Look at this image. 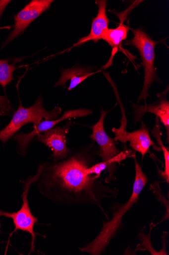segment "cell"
I'll return each mask as SVG.
<instances>
[{"label": "cell", "instance_id": "6da1fadb", "mask_svg": "<svg viewBox=\"0 0 169 255\" xmlns=\"http://www.w3.org/2000/svg\"><path fill=\"white\" fill-rule=\"evenodd\" d=\"M60 160L55 161L48 170L46 182L53 199L68 205L93 204L109 220L103 201L117 198L119 190L107 185L102 176L86 173L89 167L102 161L99 146L93 141L74 152L70 151Z\"/></svg>", "mask_w": 169, "mask_h": 255}, {"label": "cell", "instance_id": "7a4b0ae2", "mask_svg": "<svg viewBox=\"0 0 169 255\" xmlns=\"http://www.w3.org/2000/svg\"><path fill=\"white\" fill-rule=\"evenodd\" d=\"M132 157L134 161L135 177L130 197L125 203L116 202L110 206L109 211L112 213V218L103 222L102 229L97 237L85 247L79 248L82 252L91 255H101L104 253L111 243L122 231L124 216L138 203L139 196L149 180L138 163L135 153Z\"/></svg>", "mask_w": 169, "mask_h": 255}, {"label": "cell", "instance_id": "3957f363", "mask_svg": "<svg viewBox=\"0 0 169 255\" xmlns=\"http://www.w3.org/2000/svg\"><path fill=\"white\" fill-rule=\"evenodd\" d=\"M109 111L101 110V118L99 122L91 127L92 133L89 136L98 144L101 160L107 165L109 175L105 179L107 184L115 181V174L117 171V165L127 158L133 156L131 151H122L116 146L114 139L110 137L105 129L104 122Z\"/></svg>", "mask_w": 169, "mask_h": 255}, {"label": "cell", "instance_id": "277c9868", "mask_svg": "<svg viewBox=\"0 0 169 255\" xmlns=\"http://www.w3.org/2000/svg\"><path fill=\"white\" fill-rule=\"evenodd\" d=\"M61 109L56 107L48 112L44 107L43 98L40 96L35 103L29 108L22 106L20 102L19 107L13 115L12 120L3 129L0 131V140L5 144L10 139L24 126L33 124H40L45 121H55L59 119Z\"/></svg>", "mask_w": 169, "mask_h": 255}, {"label": "cell", "instance_id": "5b68a950", "mask_svg": "<svg viewBox=\"0 0 169 255\" xmlns=\"http://www.w3.org/2000/svg\"><path fill=\"white\" fill-rule=\"evenodd\" d=\"M131 30L134 37L132 39L127 40L125 44L133 46L138 49L142 60V65L144 72V84L141 94L138 99V102H139L142 100L146 101L149 97V90L153 83L156 82L162 83L155 66V48L158 42L153 40L142 29Z\"/></svg>", "mask_w": 169, "mask_h": 255}, {"label": "cell", "instance_id": "8992f818", "mask_svg": "<svg viewBox=\"0 0 169 255\" xmlns=\"http://www.w3.org/2000/svg\"><path fill=\"white\" fill-rule=\"evenodd\" d=\"M42 169H39L38 173L34 177L31 178L25 184H24V192L22 196L23 201L20 209L16 213H9L0 211V217H5L12 219L15 226V229L12 234L17 230H21L29 233L32 236L31 251L30 253L35 250V241L36 237L34 230L35 224L38 220L32 214L28 200V195L29 192L31 185L37 180L42 172Z\"/></svg>", "mask_w": 169, "mask_h": 255}, {"label": "cell", "instance_id": "52a82bcc", "mask_svg": "<svg viewBox=\"0 0 169 255\" xmlns=\"http://www.w3.org/2000/svg\"><path fill=\"white\" fill-rule=\"evenodd\" d=\"M53 0H33L14 17V29L4 41L3 47L22 34L36 19L49 9Z\"/></svg>", "mask_w": 169, "mask_h": 255}, {"label": "cell", "instance_id": "ba28073f", "mask_svg": "<svg viewBox=\"0 0 169 255\" xmlns=\"http://www.w3.org/2000/svg\"><path fill=\"white\" fill-rule=\"evenodd\" d=\"M93 113L92 110L79 109L66 111L61 118L55 121H45L40 124L34 125V130L30 133H19L13 136L18 144V152L24 155L30 143L38 134L54 128L58 124L68 119L87 117Z\"/></svg>", "mask_w": 169, "mask_h": 255}, {"label": "cell", "instance_id": "9c48e42d", "mask_svg": "<svg viewBox=\"0 0 169 255\" xmlns=\"http://www.w3.org/2000/svg\"><path fill=\"white\" fill-rule=\"evenodd\" d=\"M125 124V123H123L119 128L113 129L115 136L114 138L115 142L119 141L124 143L129 142L130 147L135 151L141 153L142 159L149 152L151 146H153L154 149L157 150L158 148L152 140L147 125L142 123L139 129L133 132H128L126 130Z\"/></svg>", "mask_w": 169, "mask_h": 255}, {"label": "cell", "instance_id": "30bf717a", "mask_svg": "<svg viewBox=\"0 0 169 255\" xmlns=\"http://www.w3.org/2000/svg\"><path fill=\"white\" fill-rule=\"evenodd\" d=\"M72 123L68 122L62 127H57L38 134L36 141L41 142L53 151L55 161L66 158L70 152L67 147L66 137Z\"/></svg>", "mask_w": 169, "mask_h": 255}, {"label": "cell", "instance_id": "8fae6325", "mask_svg": "<svg viewBox=\"0 0 169 255\" xmlns=\"http://www.w3.org/2000/svg\"><path fill=\"white\" fill-rule=\"evenodd\" d=\"M168 89L158 95L159 100L156 103L144 106L132 104L135 124L142 123L144 115L151 113L157 116L167 130V142L169 143V103L166 96Z\"/></svg>", "mask_w": 169, "mask_h": 255}, {"label": "cell", "instance_id": "7c38bea8", "mask_svg": "<svg viewBox=\"0 0 169 255\" xmlns=\"http://www.w3.org/2000/svg\"><path fill=\"white\" fill-rule=\"evenodd\" d=\"M96 4L99 7L98 13L93 19L89 34L80 39L74 46H80L89 41L97 42L102 39L104 34L109 29L110 20L106 12L107 1L98 0L96 1Z\"/></svg>", "mask_w": 169, "mask_h": 255}, {"label": "cell", "instance_id": "4fadbf2b", "mask_svg": "<svg viewBox=\"0 0 169 255\" xmlns=\"http://www.w3.org/2000/svg\"><path fill=\"white\" fill-rule=\"evenodd\" d=\"M90 68L80 66H74L69 69H62L61 71V76L56 82L55 87H64L66 83L70 80V84L68 90L71 91L90 76L101 72H95Z\"/></svg>", "mask_w": 169, "mask_h": 255}, {"label": "cell", "instance_id": "5bb4252c", "mask_svg": "<svg viewBox=\"0 0 169 255\" xmlns=\"http://www.w3.org/2000/svg\"><path fill=\"white\" fill-rule=\"evenodd\" d=\"M152 134L156 139L158 144L160 146L161 151H163L164 160H165V171H162L160 170L159 168L158 170L163 178L165 179L166 182L168 183L169 182V150L164 145L162 140V132L161 130V126L160 124V120L158 118L156 117V123L154 128L152 130Z\"/></svg>", "mask_w": 169, "mask_h": 255}, {"label": "cell", "instance_id": "9a60e30c", "mask_svg": "<svg viewBox=\"0 0 169 255\" xmlns=\"http://www.w3.org/2000/svg\"><path fill=\"white\" fill-rule=\"evenodd\" d=\"M129 30L126 26L120 24L115 29H109L101 39L108 42L113 49L117 48L120 43L127 38Z\"/></svg>", "mask_w": 169, "mask_h": 255}, {"label": "cell", "instance_id": "2e32d148", "mask_svg": "<svg viewBox=\"0 0 169 255\" xmlns=\"http://www.w3.org/2000/svg\"><path fill=\"white\" fill-rule=\"evenodd\" d=\"M17 68L15 63H9V60H0V85L4 90L6 86L14 80L13 73Z\"/></svg>", "mask_w": 169, "mask_h": 255}, {"label": "cell", "instance_id": "e0dca14e", "mask_svg": "<svg viewBox=\"0 0 169 255\" xmlns=\"http://www.w3.org/2000/svg\"><path fill=\"white\" fill-rule=\"evenodd\" d=\"M150 231L149 235L146 236L144 234L143 229H142L140 233L138 235V239L141 242V244L138 245L141 246H137V249L140 251H149L152 255H168L166 251V249L163 248L160 252L156 251L151 244V235L153 229L155 227V224L152 223L150 225Z\"/></svg>", "mask_w": 169, "mask_h": 255}, {"label": "cell", "instance_id": "ac0fdd59", "mask_svg": "<svg viewBox=\"0 0 169 255\" xmlns=\"http://www.w3.org/2000/svg\"><path fill=\"white\" fill-rule=\"evenodd\" d=\"M161 182L155 181L151 185L150 190L153 191L156 198L165 207L166 213L162 219L158 223L155 224V227L169 219V200L166 199L163 191L160 187Z\"/></svg>", "mask_w": 169, "mask_h": 255}, {"label": "cell", "instance_id": "d6986e66", "mask_svg": "<svg viewBox=\"0 0 169 255\" xmlns=\"http://www.w3.org/2000/svg\"><path fill=\"white\" fill-rule=\"evenodd\" d=\"M14 109L7 96H0V115L11 117Z\"/></svg>", "mask_w": 169, "mask_h": 255}, {"label": "cell", "instance_id": "ffe728a7", "mask_svg": "<svg viewBox=\"0 0 169 255\" xmlns=\"http://www.w3.org/2000/svg\"><path fill=\"white\" fill-rule=\"evenodd\" d=\"M11 1H0V17H1L5 7Z\"/></svg>", "mask_w": 169, "mask_h": 255}, {"label": "cell", "instance_id": "44dd1931", "mask_svg": "<svg viewBox=\"0 0 169 255\" xmlns=\"http://www.w3.org/2000/svg\"><path fill=\"white\" fill-rule=\"evenodd\" d=\"M0 229H1V224H0ZM0 232H1V230H0Z\"/></svg>", "mask_w": 169, "mask_h": 255}]
</instances>
